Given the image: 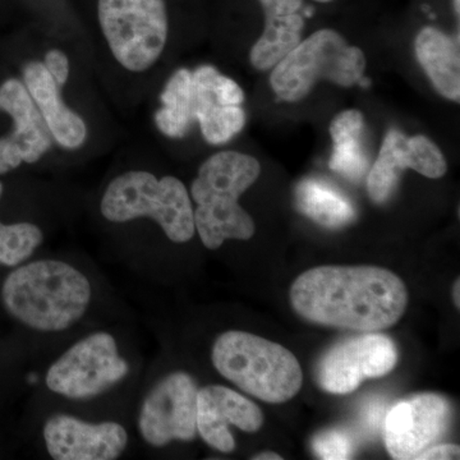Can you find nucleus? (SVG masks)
I'll return each mask as SVG.
<instances>
[{
    "label": "nucleus",
    "instance_id": "4",
    "mask_svg": "<svg viewBox=\"0 0 460 460\" xmlns=\"http://www.w3.org/2000/svg\"><path fill=\"white\" fill-rule=\"evenodd\" d=\"M215 370L247 394L281 404L298 394L304 374L295 354L251 332L230 330L211 350Z\"/></svg>",
    "mask_w": 460,
    "mask_h": 460
},
{
    "label": "nucleus",
    "instance_id": "3",
    "mask_svg": "<svg viewBox=\"0 0 460 460\" xmlns=\"http://www.w3.org/2000/svg\"><path fill=\"white\" fill-rule=\"evenodd\" d=\"M261 174L255 157L238 151H220L199 166L190 184L195 228L208 250H217L229 239L248 241L255 223L239 205V199Z\"/></svg>",
    "mask_w": 460,
    "mask_h": 460
},
{
    "label": "nucleus",
    "instance_id": "32",
    "mask_svg": "<svg viewBox=\"0 0 460 460\" xmlns=\"http://www.w3.org/2000/svg\"><path fill=\"white\" fill-rule=\"evenodd\" d=\"M314 2H317V3H332V0H314Z\"/></svg>",
    "mask_w": 460,
    "mask_h": 460
},
{
    "label": "nucleus",
    "instance_id": "13",
    "mask_svg": "<svg viewBox=\"0 0 460 460\" xmlns=\"http://www.w3.org/2000/svg\"><path fill=\"white\" fill-rule=\"evenodd\" d=\"M42 438L56 460H114L128 445V432L120 423L89 422L66 413L45 420Z\"/></svg>",
    "mask_w": 460,
    "mask_h": 460
},
{
    "label": "nucleus",
    "instance_id": "8",
    "mask_svg": "<svg viewBox=\"0 0 460 460\" xmlns=\"http://www.w3.org/2000/svg\"><path fill=\"white\" fill-rule=\"evenodd\" d=\"M129 372L111 332H95L68 348L48 368L45 384L54 394L84 401L119 384Z\"/></svg>",
    "mask_w": 460,
    "mask_h": 460
},
{
    "label": "nucleus",
    "instance_id": "31",
    "mask_svg": "<svg viewBox=\"0 0 460 460\" xmlns=\"http://www.w3.org/2000/svg\"><path fill=\"white\" fill-rule=\"evenodd\" d=\"M3 190H4V187H3V183L0 181V198H2Z\"/></svg>",
    "mask_w": 460,
    "mask_h": 460
},
{
    "label": "nucleus",
    "instance_id": "2",
    "mask_svg": "<svg viewBox=\"0 0 460 460\" xmlns=\"http://www.w3.org/2000/svg\"><path fill=\"white\" fill-rule=\"evenodd\" d=\"M93 284L86 274L62 260L23 262L2 287L7 313L40 332H60L75 326L93 302Z\"/></svg>",
    "mask_w": 460,
    "mask_h": 460
},
{
    "label": "nucleus",
    "instance_id": "1",
    "mask_svg": "<svg viewBox=\"0 0 460 460\" xmlns=\"http://www.w3.org/2000/svg\"><path fill=\"white\" fill-rule=\"evenodd\" d=\"M290 304L310 323L353 332L392 328L405 313L404 281L377 266H320L299 275Z\"/></svg>",
    "mask_w": 460,
    "mask_h": 460
},
{
    "label": "nucleus",
    "instance_id": "19",
    "mask_svg": "<svg viewBox=\"0 0 460 460\" xmlns=\"http://www.w3.org/2000/svg\"><path fill=\"white\" fill-rule=\"evenodd\" d=\"M414 50L435 90L443 98L459 102V42L436 27L426 26L417 33Z\"/></svg>",
    "mask_w": 460,
    "mask_h": 460
},
{
    "label": "nucleus",
    "instance_id": "15",
    "mask_svg": "<svg viewBox=\"0 0 460 460\" xmlns=\"http://www.w3.org/2000/svg\"><path fill=\"white\" fill-rule=\"evenodd\" d=\"M193 72L196 91V122L208 144L223 145L243 129L246 113L242 104L244 93L232 78L213 66Z\"/></svg>",
    "mask_w": 460,
    "mask_h": 460
},
{
    "label": "nucleus",
    "instance_id": "24",
    "mask_svg": "<svg viewBox=\"0 0 460 460\" xmlns=\"http://www.w3.org/2000/svg\"><path fill=\"white\" fill-rule=\"evenodd\" d=\"M313 450L320 459H350L354 452L353 438L341 429H328L314 436Z\"/></svg>",
    "mask_w": 460,
    "mask_h": 460
},
{
    "label": "nucleus",
    "instance_id": "18",
    "mask_svg": "<svg viewBox=\"0 0 460 460\" xmlns=\"http://www.w3.org/2000/svg\"><path fill=\"white\" fill-rule=\"evenodd\" d=\"M265 27L250 51L251 65L259 71L274 68L302 40L304 0H259Z\"/></svg>",
    "mask_w": 460,
    "mask_h": 460
},
{
    "label": "nucleus",
    "instance_id": "28",
    "mask_svg": "<svg viewBox=\"0 0 460 460\" xmlns=\"http://www.w3.org/2000/svg\"><path fill=\"white\" fill-rule=\"evenodd\" d=\"M252 459H255V460H281L283 458H281V456H279V454H277V453L263 452V453L257 454V456H253Z\"/></svg>",
    "mask_w": 460,
    "mask_h": 460
},
{
    "label": "nucleus",
    "instance_id": "14",
    "mask_svg": "<svg viewBox=\"0 0 460 460\" xmlns=\"http://www.w3.org/2000/svg\"><path fill=\"white\" fill-rule=\"evenodd\" d=\"M0 109L13 120L14 131L0 138V175L35 164L50 150L51 137L25 84L9 78L0 84Z\"/></svg>",
    "mask_w": 460,
    "mask_h": 460
},
{
    "label": "nucleus",
    "instance_id": "6",
    "mask_svg": "<svg viewBox=\"0 0 460 460\" xmlns=\"http://www.w3.org/2000/svg\"><path fill=\"white\" fill-rule=\"evenodd\" d=\"M365 53L352 47L338 31L319 30L301 40L271 69L275 95L287 102H298L310 95L321 80L352 87L366 72Z\"/></svg>",
    "mask_w": 460,
    "mask_h": 460
},
{
    "label": "nucleus",
    "instance_id": "5",
    "mask_svg": "<svg viewBox=\"0 0 460 460\" xmlns=\"http://www.w3.org/2000/svg\"><path fill=\"white\" fill-rule=\"evenodd\" d=\"M100 211L111 223L154 220L174 243H187L196 233L189 190L172 175L157 178L146 171L123 172L108 184Z\"/></svg>",
    "mask_w": 460,
    "mask_h": 460
},
{
    "label": "nucleus",
    "instance_id": "10",
    "mask_svg": "<svg viewBox=\"0 0 460 460\" xmlns=\"http://www.w3.org/2000/svg\"><path fill=\"white\" fill-rule=\"evenodd\" d=\"M396 361L394 341L386 335L368 332L332 347L317 366V383L330 394H349L367 378L390 374Z\"/></svg>",
    "mask_w": 460,
    "mask_h": 460
},
{
    "label": "nucleus",
    "instance_id": "9",
    "mask_svg": "<svg viewBox=\"0 0 460 460\" xmlns=\"http://www.w3.org/2000/svg\"><path fill=\"white\" fill-rule=\"evenodd\" d=\"M198 384L187 372L175 371L160 378L138 411L142 440L154 447L192 441L198 435Z\"/></svg>",
    "mask_w": 460,
    "mask_h": 460
},
{
    "label": "nucleus",
    "instance_id": "30",
    "mask_svg": "<svg viewBox=\"0 0 460 460\" xmlns=\"http://www.w3.org/2000/svg\"><path fill=\"white\" fill-rule=\"evenodd\" d=\"M459 0H453L454 12H456V17H459Z\"/></svg>",
    "mask_w": 460,
    "mask_h": 460
},
{
    "label": "nucleus",
    "instance_id": "7",
    "mask_svg": "<svg viewBox=\"0 0 460 460\" xmlns=\"http://www.w3.org/2000/svg\"><path fill=\"white\" fill-rule=\"evenodd\" d=\"M99 25L109 49L127 71L155 66L168 42L165 0H99Z\"/></svg>",
    "mask_w": 460,
    "mask_h": 460
},
{
    "label": "nucleus",
    "instance_id": "23",
    "mask_svg": "<svg viewBox=\"0 0 460 460\" xmlns=\"http://www.w3.org/2000/svg\"><path fill=\"white\" fill-rule=\"evenodd\" d=\"M44 242L40 226L33 223H0V265L14 266L26 262Z\"/></svg>",
    "mask_w": 460,
    "mask_h": 460
},
{
    "label": "nucleus",
    "instance_id": "16",
    "mask_svg": "<svg viewBox=\"0 0 460 460\" xmlns=\"http://www.w3.org/2000/svg\"><path fill=\"white\" fill-rule=\"evenodd\" d=\"M263 423L262 411L246 396L223 385H208L198 393V434L208 447L232 453L234 438L229 426L257 432Z\"/></svg>",
    "mask_w": 460,
    "mask_h": 460
},
{
    "label": "nucleus",
    "instance_id": "17",
    "mask_svg": "<svg viewBox=\"0 0 460 460\" xmlns=\"http://www.w3.org/2000/svg\"><path fill=\"white\" fill-rule=\"evenodd\" d=\"M23 84L57 144L66 150L83 147L87 140L86 123L66 107L60 87L41 62L27 63L23 68Z\"/></svg>",
    "mask_w": 460,
    "mask_h": 460
},
{
    "label": "nucleus",
    "instance_id": "11",
    "mask_svg": "<svg viewBox=\"0 0 460 460\" xmlns=\"http://www.w3.org/2000/svg\"><path fill=\"white\" fill-rule=\"evenodd\" d=\"M450 417V404L440 395L420 394L399 402L384 419L387 453L398 460H417L443 438Z\"/></svg>",
    "mask_w": 460,
    "mask_h": 460
},
{
    "label": "nucleus",
    "instance_id": "26",
    "mask_svg": "<svg viewBox=\"0 0 460 460\" xmlns=\"http://www.w3.org/2000/svg\"><path fill=\"white\" fill-rule=\"evenodd\" d=\"M460 449L458 445L445 444L432 445L429 449L419 456L417 460H449L459 459Z\"/></svg>",
    "mask_w": 460,
    "mask_h": 460
},
{
    "label": "nucleus",
    "instance_id": "25",
    "mask_svg": "<svg viewBox=\"0 0 460 460\" xmlns=\"http://www.w3.org/2000/svg\"><path fill=\"white\" fill-rule=\"evenodd\" d=\"M42 65L49 72L58 86H65L69 78V71H71L68 57L66 56V53L59 49H51L45 56Z\"/></svg>",
    "mask_w": 460,
    "mask_h": 460
},
{
    "label": "nucleus",
    "instance_id": "27",
    "mask_svg": "<svg viewBox=\"0 0 460 460\" xmlns=\"http://www.w3.org/2000/svg\"><path fill=\"white\" fill-rule=\"evenodd\" d=\"M385 419V407L381 402H371L365 410L362 411V423L366 429L375 431L380 428Z\"/></svg>",
    "mask_w": 460,
    "mask_h": 460
},
{
    "label": "nucleus",
    "instance_id": "12",
    "mask_svg": "<svg viewBox=\"0 0 460 460\" xmlns=\"http://www.w3.org/2000/svg\"><path fill=\"white\" fill-rule=\"evenodd\" d=\"M405 169L438 180L447 174V163L438 145L426 136L407 137L398 129H390L367 172L368 196L375 204H384L392 198Z\"/></svg>",
    "mask_w": 460,
    "mask_h": 460
},
{
    "label": "nucleus",
    "instance_id": "20",
    "mask_svg": "<svg viewBox=\"0 0 460 460\" xmlns=\"http://www.w3.org/2000/svg\"><path fill=\"white\" fill-rule=\"evenodd\" d=\"M365 118L359 111H341L330 124L332 148L330 169L350 181H359L367 175L368 157L363 148Z\"/></svg>",
    "mask_w": 460,
    "mask_h": 460
},
{
    "label": "nucleus",
    "instance_id": "21",
    "mask_svg": "<svg viewBox=\"0 0 460 460\" xmlns=\"http://www.w3.org/2000/svg\"><path fill=\"white\" fill-rule=\"evenodd\" d=\"M296 208L314 223L329 229L343 228L356 219L349 199L328 181L308 178L296 190Z\"/></svg>",
    "mask_w": 460,
    "mask_h": 460
},
{
    "label": "nucleus",
    "instance_id": "22",
    "mask_svg": "<svg viewBox=\"0 0 460 460\" xmlns=\"http://www.w3.org/2000/svg\"><path fill=\"white\" fill-rule=\"evenodd\" d=\"M162 107L155 113L157 129L169 138L189 135L196 122V91L193 72L181 68L171 75L160 95Z\"/></svg>",
    "mask_w": 460,
    "mask_h": 460
},
{
    "label": "nucleus",
    "instance_id": "29",
    "mask_svg": "<svg viewBox=\"0 0 460 460\" xmlns=\"http://www.w3.org/2000/svg\"><path fill=\"white\" fill-rule=\"evenodd\" d=\"M459 287H460V283H459V279H456V283H454V288H453V299H454V305H456V308H459V305H460V289H459Z\"/></svg>",
    "mask_w": 460,
    "mask_h": 460
}]
</instances>
